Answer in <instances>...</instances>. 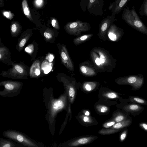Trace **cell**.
<instances>
[{"label": "cell", "mask_w": 147, "mask_h": 147, "mask_svg": "<svg viewBox=\"0 0 147 147\" xmlns=\"http://www.w3.org/2000/svg\"><path fill=\"white\" fill-rule=\"evenodd\" d=\"M43 96L46 108L47 109L46 119L49 124L50 128L52 129L51 134L53 135L55 118L58 112L63 108V103L61 100L54 98L53 93L50 90H45Z\"/></svg>", "instance_id": "cell-1"}, {"label": "cell", "mask_w": 147, "mask_h": 147, "mask_svg": "<svg viewBox=\"0 0 147 147\" xmlns=\"http://www.w3.org/2000/svg\"><path fill=\"white\" fill-rule=\"evenodd\" d=\"M92 49L98 55L97 63L100 73L112 72L116 65L115 59L109 53L100 47H95Z\"/></svg>", "instance_id": "cell-2"}, {"label": "cell", "mask_w": 147, "mask_h": 147, "mask_svg": "<svg viewBox=\"0 0 147 147\" xmlns=\"http://www.w3.org/2000/svg\"><path fill=\"white\" fill-rule=\"evenodd\" d=\"M3 135L7 139L12 140L24 147H41V143L33 140L25 134L19 131L9 129L3 132Z\"/></svg>", "instance_id": "cell-3"}, {"label": "cell", "mask_w": 147, "mask_h": 147, "mask_svg": "<svg viewBox=\"0 0 147 147\" xmlns=\"http://www.w3.org/2000/svg\"><path fill=\"white\" fill-rule=\"evenodd\" d=\"M122 18L133 28L141 32L147 33V28L140 19L134 6L131 10L128 7L123 9Z\"/></svg>", "instance_id": "cell-4"}, {"label": "cell", "mask_w": 147, "mask_h": 147, "mask_svg": "<svg viewBox=\"0 0 147 147\" xmlns=\"http://www.w3.org/2000/svg\"><path fill=\"white\" fill-rule=\"evenodd\" d=\"M12 66L7 71H2L1 76L14 79H27L28 68L26 65L23 63H13Z\"/></svg>", "instance_id": "cell-5"}, {"label": "cell", "mask_w": 147, "mask_h": 147, "mask_svg": "<svg viewBox=\"0 0 147 147\" xmlns=\"http://www.w3.org/2000/svg\"><path fill=\"white\" fill-rule=\"evenodd\" d=\"M23 83L22 82L11 80L0 82V86L3 89L0 91V95L3 97H12L18 95L21 92Z\"/></svg>", "instance_id": "cell-6"}, {"label": "cell", "mask_w": 147, "mask_h": 147, "mask_svg": "<svg viewBox=\"0 0 147 147\" xmlns=\"http://www.w3.org/2000/svg\"><path fill=\"white\" fill-rule=\"evenodd\" d=\"M66 32L68 34L78 36L83 32L89 30L91 26L88 22H84L79 20H77L74 22H67L64 27Z\"/></svg>", "instance_id": "cell-7"}, {"label": "cell", "mask_w": 147, "mask_h": 147, "mask_svg": "<svg viewBox=\"0 0 147 147\" xmlns=\"http://www.w3.org/2000/svg\"><path fill=\"white\" fill-rule=\"evenodd\" d=\"M57 46L62 63L68 70L73 73L74 70V63L70 57L66 46L63 44H59Z\"/></svg>", "instance_id": "cell-8"}, {"label": "cell", "mask_w": 147, "mask_h": 147, "mask_svg": "<svg viewBox=\"0 0 147 147\" xmlns=\"http://www.w3.org/2000/svg\"><path fill=\"white\" fill-rule=\"evenodd\" d=\"M116 20L115 16H108L104 18L99 24L98 34L100 39L104 40H106L105 36L111 25Z\"/></svg>", "instance_id": "cell-9"}, {"label": "cell", "mask_w": 147, "mask_h": 147, "mask_svg": "<svg viewBox=\"0 0 147 147\" xmlns=\"http://www.w3.org/2000/svg\"><path fill=\"white\" fill-rule=\"evenodd\" d=\"M79 69L81 74L86 76L92 77L96 75L98 72L92 62L86 61L79 65Z\"/></svg>", "instance_id": "cell-10"}, {"label": "cell", "mask_w": 147, "mask_h": 147, "mask_svg": "<svg viewBox=\"0 0 147 147\" xmlns=\"http://www.w3.org/2000/svg\"><path fill=\"white\" fill-rule=\"evenodd\" d=\"M130 0H115L111 3L109 6V9L112 12V16H115L120 12Z\"/></svg>", "instance_id": "cell-11"}, {"label": "cell", "mask_w": 147, "mask_h": 147, "mask_svg": "<svg viewBox=\"0 0 147 147\" xmlns=\"http://www.w3.org/2000/svg\"><path fill=\"white\" fill-rule=\"evenodd\" d=\"M1 40L0 47V61L4 63L12 65L13 63L11 59V53L9 49L2 44Z\"/></svg>", "instance_id": "cell-12"}, {"label": "cell", "mask_w": 147, "mask_h": 147, "mask_svg": "<svg viewBox=\"0 0 147 147\" xmlns=\"http://www.w3.org/2000/svg\"><path fill=\"white\" fill-rule=\"evenodd\" d=\"M122 30L113 23L110 26L107 32L109 38L111 40L116 41L120 36Z\"/></svg>", "instance_id": "cell-13"}, {"label": "cell", "mask_w": 147, "mask_h": 147, "mask_svg": "<svg viewBox=\"0 0 147 147\" xmlns=\"http://www.w3.org/2000/svg\"><path fill=\"white\" fill-rule=\"evenodd\" d=\"M40 63L38 60L33 62L29 70V75L31 78H36L39 76L41 71Z\"/></svg>", "instance_id": "cell-14"}, {"label": "cell", "mask_w": 147, "mask_h": 147, "mask_svg": "<svg viewBox=\"0 0 147 147\" xmlns=\"http://www.w3.org/2000/svg\"><path fill=\"white\" fill-rule=\"evenodd\" d=\"M32 34V33H26L21 35L18 40V44L16 47V49L18 51H21Z\"/></svg>", "instance_id": "cell-15"}, {"label": "cell", "mask_w": 147, "mask_h": 147, "mask_svg": "<svg viewBox=\"0 0 147 147\" xmlns=\"http://www.w3.org/2000/svg\"><path fill=\"white\" fill-rule=\"evenodd\" d=\"M0 147H24L23 146L9 139L0 138Z\"/></svg>", "instance_id": "cell-16"}, {"label": "cell", "mask_w": 147, "mask_h": 147, "mask_svg": "<svg viewBox=\"0 0 147 147\" xmlns=\"http://www.w3.org/2000/svg\"><path fill=\"white\" fill-rule=\"evenodd\" d=\"M93 35V34L90 33L77 37L74 39V43L76 45H79L89 40Z\"/></svg>", "instance_id": "cell-17"}, {"label": "cell", "mask_w": 147, "mask_h": 147, "mask_svg": "<svg viewBox=\"0 0 147 147\" xmlns=\"http://www.w3.org/2000/svg\"><path fill=\"white\" fill-rule=\"evenodd\" d=\"M43 34L46 40L50 43L53 40H55L56 37L54 32L51 30H47L44 32Z\"/></svg>", "instance_id": "cell-18"}, {"label": "cell", "mask_w": 147, "mask_h": 147, "mask_svg": "<svg viewBox=\"0 0 147 147\" xmlns=\"http://www.w3.org/2000/svg\"><path fill=\"white\" fill-rule=\"evenodd\" d=\"M22 7L24 15L31 21L33 20L26 0H23L22 2Z\"/></svg>", "instance_id": "cell-19"}, {"label": "cell", "mask_w": 147, "mask_h": 147, "mask_svg": "<svg viewBox=\"0 0 147 147\" xmlns=\"http://www.w3.org/2000/svg\"><path fill=\"white\" fill-rule=\"evenodd\" d=\"M92 138L91 137L83 138H80L70 144V146H74L80 144H83L89 142Z\"/></svg>", "instance_id": "cell-20"}, {"label": "cell", "mask_w": 147, "mask_h": 147, "mask_svg": "<svg viewBox=\"0 0 147 147\" xmlns=\"http://www.w3.org/2000/svg\"><path fill=\"white\" fill-rule=\"evenodd\" d=\"M131 121L129 120H126L123 121L118 122L114 124L113 127L115 129H119L128 126L130 124Z\"/></svg>", "instance_id": "cell-21"}, {"label": "cell", "mask_w": 147, "mask_h": 147, "mask_svg": "<svg viewBox=\"0 0 147 147\" xmlns=\"http://www.w3.org/2000/svg\"><path fill=\"white\" fill-rule=\"evenodd\" d=\"M11 34L13 37L17 36L19 35L20 31V28L19 25L13 23L11 28Z\"/></svg>", "instance_id": "cell-22"}, {"label": "cell", "mask_w": 147, "mask_h": 147, "mask_svg": "<svg viewBox=\"0 0 147 147\" xmlns=\"http://www.w3.org/2000/svg\"><path fill=\"white\" fill-rule=\"evenodd\" d=\"M139 13L141 16L147 17V0H144L140 8Z\"/></svg>", "instance_id": "cell-23"}, {"label": "cell", "mask_w": 147, "mask_h": 147, "mask_svg": "<svg viewBox=\"0 0 147 147\" xmlns=\"http://www.w3.org/2000/svg\"><path fill=\"white\" fill-rule=\"evenodd\" d=\"M34 45V42L33 43L29 45L25 49V51L32 56L35 53V49H37V47Z\"/></svg>", "instance_id": "cell-24"}, {"label": "cell", "mask_w": 147, "mask_h": 147, "mask_svg": "<svg viewBox=\"0 0 147 147\" xmlns=\"http://www.w3.org/2000/svg\"><path fill=\"white\" fill-rule=\"evenodd\" d=\"M96 85L95 82H88L85 83L84 86L86 90L90 91L95 88Z\"/></svg>", "instance_id": "cell-25"}, {"label": "cell", "mask_w": 147, "mask_h": 147, "mask_svg": "<svg viewBox=\"0 0 147 147\" xmlns=\"http://www.w3.org/2000/svg\"><path fill=\"white\" fill-rule=\"evenodd\" d=\"M68 87V91L69 96L73 97L74 96L75 94V91L74 88L71 86H67Z\"/></svg>", "instance_id": "cell-26"}, {"label": "cell", "mask_w": 147, "mask_h": 147, "mask_svg": "<svg viewBox=\"0 0 147 147\" xmlns=\"http://www.w3.org/2000/svg\"><path fill=\"white\" fill-rule=\"evenodd\" d=\"M3 13L4 16L9 19H12L14 16L10 11H4Z\"/></svg>", "instance_id": "cell-27"}, {"label": "cell", "mask_w": 147, "mask_h": 147, "mask_svg": "<svg viewBox=\"0 0 147 147\" xmlns=\"http://www.w3.org/2000/svg\"><path fill=\"white\" fill-rule=\"evenodd\" d=\"M105 96L108 98L111 99L115 98L117 97V95L115 93L113 92L108 93L105 94Z\"/></svg>", "instance_id": "cell-28"}, {"label": "cell", "mask_w": 147, "mask_h": 147, "mask_svg": "<svg viewBox=\"0 0 147 147\" xmlns=\"http://www.w3.org/2000/svg\"><path fill=\"white\" fill-rule=\"evenodd\" d=\"M51 24L57 30L59 29V27L58 22L55 19H53L52 20Z\"/></svg>", "instance_id": "cell-29"}, {"label": "cell", "mask_w": 147, "mask_h": 147, "mask_svg": "<svg viewBox=\"0 0 147 147\" xmlns=\"http://www.w3.org/2000/svg\"><path fill=\"white\" fill-rule=\"evenodd\" d=\"M129 108L131 110L136 111L139 109L140 107L137 105H131L129 106Z\"/></svg>", "instance_id": "cell-30"}, {"label": "cell", "mask_w": 147, "mask_h": 147, "mask_svg": "<svg viewBox=\"0 0 147 147\" xmlns=\"http://www.w3.org/2000/svg\"><path fill=\"white\" fill-rule=\"evenodd\" d=\"M125 117L122 115H119L116 116L115 119V121L117 122L122 121L125 119Z\"/></svg>", "instance_id": "cell-31"}, {"label": "cell", "mask_w": 147, "mask_h": 147, "mask_svg": "<svg viewBox=\"0 0 147 147\" xmlns=\"http://www.w3.org/2000/svg\"><path fill=\"white\" fill-rule=\"evenodd\" d=\"M96 0H89L88 1V6L87 8L88 10L90 9L91 7L93 6L94 4L95 3V1Z\"/></svg>", "instance_id": "cell-32"}, {"label": "cell", "mask_w": 147, "mask_h": 147, "mask_svg": "<svg viewBox=\"0 0 147 147\" xmlns=\"http://www.w3.org/2000/svg\"><path fill=\"white\" fill-rule=\"evenodd\" d=\"M115 123V122L114 121H111L106 123L104 125V127L107 128L113 126Z\"/></svg>", "instance_id": "cell-33"}, {"label": "cell", "mask_w": 147, "mask_h": 147, "mask_svg": "<svg viewBox=\"0 0 147 147\" xmlns=\"http://www.w3.org/2000/svg\"><path fill=\"white\" fill-rule=\"evenodd\" d=\"M136 81V78L135 77H131L129 78L127 81L129 83L132 84L135 82Z\"/></svg>", "instance_id": "cell-34"}, {"label": "cell", "mask_w": 147, "mask_h": 147, "mask_svg": "<svg viewBox=\"0 0 147 147\" xmlns=\"http://www.w3.org/2000/svg\"><path fill=\"white\" fill-rule=\"evenodd\" d=\"M133 99L136 102L141 104H143L145 102L141 98L134 97Z\"/></svg>", "instance_id": "cell-35"}, {"label": "cell", "mask_w": 147, "mask_h": 147, "mask_svg": "<svg viewBox=\"0 0 147 147\" xmlns=\"http://www.w3.org/2000/svg\"><path fill=\"white\" fill-rule=\"evenodd\" d=\"M126 131H124L121 134L120 136V139L121 141H123L125 139L126 136Z\"/></svg>", "instance_id": "cell-36"}, {"label": "cell", "mask_w": 147, "mask_h": 147, "mask_svg": "<svg viewBox=\"0 0 147 147\" xmlns=\"http://www.w3.org/2000/svg\"><path fill=\"white\" fill-rule=\"evenodd\" d=\"M100 109V112L102 113H105L108 110V108L105 106H102L101 107Z\"/></svg>", "instance_id": "cell-37"}, {"label": "cell", "mask_w": 147, "mask_h": 147, "mask_svg": "<svg viewBox=\"0 0 147 147\" xmlns=\"http://www.w3.org/2000/svg\"><path fill=\"white\" fill-rule=\"evenodd\" d=\"M36 4L38 6H40L42 5L43 3V0H36L35 1Z\"/></svg>", "instance_id": "cell-38"}, {"label": "cell", "mask_w": 147, "mask_h": 147, "mask_svg": "<svg viewBox=\"0 0 147 147\" xmlns=\"http://www.w3.org/2000/svg\"><path fill=\"white\" fill-rule=\"evenodd\" d=\"M140 125L143 129L147 131V124L145 123H142L140 124Z\"/></svg>", "instance_id": "cell-39"}, {"label": "cell", "mask_w": 147, "mask_h": 147, "mask_svg": "<svg viewBox=\"0 0 147 147\" xmlns=\"http://www.w3.org/2000/svg\"><path fill=\"white\" fill-rule=\"evenodd\" d=\"M89 118L87 117H84L83 118V120L84 122H86L89 120Z\"/></svg>", "instance_id": "cell-40"}, {"label": "cell", "mask_w": 147, "mask_h": 147, "mask_svg": "<svg viewBox=\"0 0 147 147\" xmlns=\"http://www.w3.org/2000/svg\"><path fill=\"white\" fill-rule=\"evenodd\" d=\"M85 114L86 115V116H88L89 115V114H90V113L88 111H86L85 113Z\"/></svg>", "instance_id": "cell-41"}]
</instances>
